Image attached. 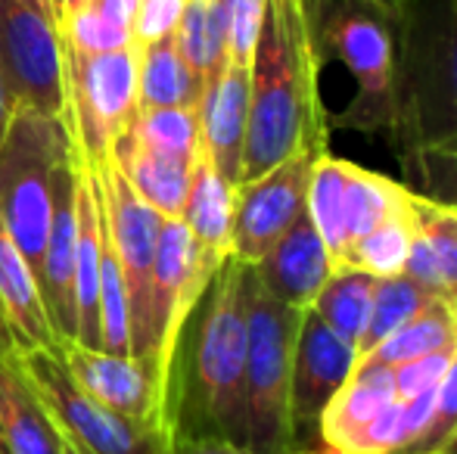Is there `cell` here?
Returning a JSON list of instances; mask_svg holds the SVG:
<instances>
[{"mask_svg":"<svg viewBox=\"0 0 457 454\" xmlns=\"http://www.w3.org/2000/svg\"><path fill=\"white\" fill-rule=\"evenodd\" d=\"M16 349L19 345H16V340H12V330H10V324H6L4 311H0V358L12 355Z\"/></svg>","mask_w":457,"mask_h":454,"instance_id":"cell-42","label":"cell"},{"mask_svg":"<svg viewBox=\"0 0 457 454\" xmlns=\"http://www.w3.org/2000/svg\"><path fill=\"white\" fill-rule=\"evenodd\" d=\"M66 66V125L85 165L109 159L112 144L140 112V44L112 54H81L62 44Z\"/></svg>","mask_w":457,"mask_h":454,"instance_id":"cell-8","label":"cell"},{"mask_svg":"<svg viewBox=\"0 0 457 454\" xmlns=\"http://www.w3.org/2000/svg\"><path fill=\"white\" fill-rule=\"evenodd\" d=\"M457 349V305L448 299L433 296L408 324L389 334L379 345L364 351L367 358L398 367V364L417 361V358L439 355V351Z\"/></svg>","mask_w":457,"mask_h":454,"instance_id":"cell-27","label":"cell"},{"mask_svg":"<svg viewBox=\"0 0 457 454\" xmlns=\"http://www.w3.org/2000/svg\"><path fill=\"white\" fill-rule=\"evenodd\" d=\"M417 234V219H414V194H411V206L404 212L392 215L389 221H383L377 230L364 236L358 243V249L352 252V268L373 274V277H392V274L404 271V261L411 255Z\"/></svg>","mask_w":457,"mask_h":454,"instance_id":"cell-32","label":"cell"},{"mask_svg":"<svg viewBox=\"0 0 457 454\" xmlns=\"http://www.w3.org/2000/svg\"><path fill=\"white\" fill-rule=\"evenodd\" d=\"M12 112H16V103H12L10 91H6V87H4V81H0V140H4L6 128H10Z\"/></svg>","mask_w":457,"mask_h":454,"instance_id":"cell-41","label":"cell"},{"mask_svg":"<svg viewBox=\"0 0 457 454\" xmlns=\"http://www.w3.org/2000/svg\"><path fill=\"white\" fill-rule=\"evenodd\" d=\"M181 221L190 227L193 240L215 259L230 255V225H234V187L218 175L215 165L199 153L193 165L190 194H187Z\"/></svg>","mask_w":457,"mask_h":454,"instance_id":"cell-25","label":"cell"},{"mask_svg":"<svg viewBox=\"0 0 457 454\" xmlns=\"http://www.w3.org/2000/svg\"><path fill=\"white\" fill-rule=\"evenodd\" d=\"M224 16H228V60L253 66L265 0H224Z\"/></svg>","mask_w":457,"mask_h":454,"instance_id":"cell-36","label":"cell"},{"mask_svg":"<svg viewBox=\"0 0 457 454\" xmlns=\"http://www.w3.org/2000/svg\"><path fill=\"white\" fill-rule=\"evenodd\" d=\"M75 181H79V150L56 171L54 212H50L41 274H37V290H41L56 345L75 343Z\"/></svg>","mask_w":457,"mask_h":454,"instance_id":"cell-17","label":"cell"},{"mask_svg":"<svg viewBox=\"0 0 457 454\" xmlns=\"http://www.w3.org/2000/svg\"><path fill=\"white\" fill-rule=\"evenodd\" d=\"M408 439L392 367L358 355L352 376L320 417V445L337 454H398Z\"/></svg>","mask_w":457,"mask_h":454,"instance_id":"cell-12","label":"cell"},{"mask_svg":"<svg viewBox=\"0 0 457 454\" xmlns=\"http://www.w3.org/2000/svg\"><path fill=\"white\" fill-rule=\"evenodd\" d=\"M62 451H66V454H87L85 449H79L75 442H69V439H62Z\"/></svg>","mask_w":457,"mask_h":454,"instance_id":"cell-44","label":"cell"},{"mask_svg":"<svg viewBox=\"0 0 457 454\" xmlns=\"http://www.w3.org/2000/svg\"><path fill=\"white\" fill-rule=\"evenodd\" d=\"M404 187L429 202L457 209V144L398 159Z\"/></svg>","mask_w":457,"mask_h":454,"instance_id":"cell-33","label":"cell"},{"mask_svg":"<svg viewBox=\"0 0 457 454\" xmlns=\"http://www.w3.org/2000/svg\"><path fill=\"white\" fill-rule=\"evenodd\" d=\"M10 361L54 417L60 436L87 454H171V426L140 424L103 408L75 386L56 349H16Z\"/></svg>","mask_w":457,"mask_h":454,"instance_id":"cell-7","label":"cell"},{"mask_svg":"<svg viewBox=\"0 0 457 454\" xmlns=\"http://www.w3.org/2000/svg\"><path fill=\"white\" fill-rule=\"evenodd\" d=\"M246 302V449L253 454H289V370L299 330V309L274 299L253 268H243Z\"/></svg>","mask_w":457,"mask_h":454,"instance_id":"cell-6","label":"cell"},{"mask_svg":"<svg viewBox=\"0 0 457 454\" xmlns=\"http://www.w3.org/2000/svg\"><path fill=\"white\" fill-rule=\"evenodd\" d=\"M392 29L398 159L457 144V0H398Z\"/></svg>","mask_w":457,"mask_h":454,"instance_id":"cell-3","label":"cell"},{"mask_svg":"<svg viewBox=\"0 0 457 454\" xmlns=\"http://www.w3.org/2000/svg\"><path fill=\"white\" fill-rule=\"evenodd\" d=\"M370 4H379V6H386V10H395L398 0H370Z\"/></svg>","mask_w":457,"mask_h":454,"instance_id":"cell-45","label":"cell"},{"mask_svg":"<svg viewBox=\"0 0 457 454\" xmlns=\"http://www.w3.org/2000/svg\"><path fill=\"white\" fill-rule=\"evenodd\" d=\"M442 454H457V433H454V439H452V442L445 445V451H442Z\"/></svg>","mask_w":457,"mask_h":454,"instance_id":"cell-47","label":"cell"},{"mask_svg":"<svg viewBox=\"0 0 457 454\" xmlns=\"http://www.w3.org/2000/svg\"><path fill=\"white\" fill-rule=\"evenodd\" d=\"M314 153H295L255 181L234 187V225H230V259L259 265L265 252L287 234L308 200Z\"/></svg>","mask_w":457,"mask_h":454,"instance_id":"cell-15","label":"cell"},{"mask_svg":"<svg viewBox=\"0 0 457 454\" xmlns=\"http://www.w3.org/2000/svg\"><path fill=\"white\" fill-rule=\"evenodd\" d=\"M0 436L6 454H66L54 417L12 367L10 355L0 358Z\"/></svg>","mask_w":457,"mask_h":454,"instance_id":"cell-24","label":"cell"},{"mask_svg":"<svg viewBox=\"0 0 457 454\" xmlns=\"http://www.w3.org/2000/svg\"><path fill=\"white\" fill-rule=\"evenodd\" d=\"M91 171L96 177V194H100L109 240H112L121 265V277H125L128 311H131V355L146 358L153 265H156L159 236H162L165 219L134 194V187L128 184V177L121 175L112 159H103Z\"/></svg>","mask_w":457,"mask_h":454,"instance_id":"cell-11","label":"cell"},{"mask_svg":"<svg viewBox=\"0 0 457 454\" xmlns=\"http://www.w3.org/2000/svg\"><path fill=\"white\" fill-rule=\"evenodd\" d=\"M91 4V0H62V16H66L69 10H79V6Z\"/></svg>","mask_w":457,"mask_h":454,"instance_id":"cell-43","label":"cell"},{"mask_svg":"<svg viewBox=\"0 0 457 454\" xmlns=\"http://www.w3.org/2000/svg\"><path fill=\"white\" fill-rule=\"evenodd\" d=\"M109 159L119 165V171L128 177L134 194L156 209L162 219H181L187 194H190L193 165L187 159H169L146 153L144 146L134 144L128 134H121L109 150Z\"/></svg>","mask_w":457,"mask_h":454,"instance_id":"cell-23","label":"cell"},{"mask_svg":"<svg viewBox=\"0 0 457 454\" xmlns=\"http://www.w3.org/2000/svg\"><path fill=\"white\" fill-rule=\"evenodd\" d=\"M320 56H333L349 72L352 100L337 115L345 131L392 137L395 119V29L392 10L370 0H305Z\"/></svg>","mask_w":457,"mask_h":454,"instance_id":"cell-4","label":"cell"},{"mask_svg":"<svg viewBox=\"0 0 457 454\" xmlns=\"http://www.w3.org/2000/svg\"><path fill=\"white\" fill-rule=\"evenodd\" d=\"M140 110H171V106H199L205 81L187 66L175 35L159 37L140 47Z\"/></svg>","mask_w":457,"mask_h":454,"instance_id":"cell-26","label":"cell"},{"mask_svg":"<svg viewBox=\"0 0 457 454\" xmlns=\"http://www.w3.org/2000/svg\"><path fill=\"white\" fill-rule=\"evenodd\" d=\"M249 121V66L224 62V69L205 85L199 100V134L203 153L218 175L237 187L243 169V144Z\"/></svg>","mask_w":457,"mask_h":454,"instance_id":"cell-19","label":"cell"},{"mask_svg":"<svg viewBox=\"0 0 457 454\" xmlns=\"http://www.w3.org/2000/svg\"><path fill=\"white\" fill-rule=\"evenodd\" d=\"M0 311L19 349H56L37 277L0 219Z\"/></svg>","mask_w":457,"mask_h":454,"instance_id":"cell-22","label":"cell"},{"mask_svg":"<svg viewBox=\"0 0 457 454\" xmlns=\"http://www.w3.org/2000/svg\"><path fill=\"white\" fill-rule=\"evenodd\" d=\"M305 206L337 268L349 265L352 252L370 230L411 206V190L379 171L324 153L314 159Z\"/></svg>","mask_w":457,"mask_h":454,"instance_id":"cell-10","label":"cell"},{"mask_svg":"<svg viewBox=\"0 0 457 454\" xmlns=\"http://www.w3.org/2000/svg\"><path fill=\"white\" fill-rule=\"evenodd\" d=\"M128 137L146 153L196 162L203 153L199 134V106H171V110H140L128 128Z\"/></svg>","mask_w":457,"mask_h":454,"instance_id":"cell-30","label":"cell"},{"mask_svg":"<svg viewBox=\"0 0 457 454\" xmlns=\"http://www.w3.org/2000/svg\"><path fill=\"white\" fill-rule=\"evenodd\" d=\"M75 343L103 351L100 336V194L94 171L79 156L75 181Z\"/></svg>","mask_w":457,"mask_h":454,"instance_id":"cell-20","label":"cell"},{"mask_svg":"<svg viewBox=\"0 0 457 454\" xmlns=\"http://www.w3.org/2000/svg\"><path fill=\"white\" fill-rule=\"evenodd\" d=\"M72 153L75 137L62 115L16 106L0 140V219L35 277L54 212L56 171Z\"/></svg>","mask_w":457,"mask_h":454,"instance_id":"cell-5","label":"cell"},{"mask_svg":"<svg viewBox=\"0 0 457 454\" xmlns=\"http://www.w3.org/2000/svg\"><path fill=\"white\" fill-rule=\"evenodd\" d=\"M60 361L72 383L103 408L125 414L140 424L171 426L178 433V414L169 392L159 383L156 370L137 355H109L85 349L79 343L56 345Z\"/></svg>","mask_w":457,"mask_h":454,"instance_id":"cell-16","label":"cell"},{"mask_svg":"<svg viewBox=\"0 0 457 454\" xmlns=\"http://www.w3.org/2000/svg\"><path fill=\"white\" fill-rule=\"evenodd\" d=\"M454 433H457V351L452 355V361H448L439 389H436L433 411H429L423 433L398 454H442L445 445L454 439Z\"/></svg>","mask_w":457,"mask_h":454,"instance_id":"cell-35","label":"cell"},{"mask_svg":"<svg viewBox=\"0 0 457 454\" xmlns=\"http://www.w3.org/2000/svg\"><path fill=\"white\" fill-rule=\"evenodd\" d=\"M0 454H6V449H4V436H0Z\"/></svg>","mask_w":457,"mask_h":454,"instance_id":"cell-48","label":"cell"},{"mask_svg":"<svg viewBox=\"0 0 457 454\" xmlns=\"http://www.w3.org/2000/svg\"><path fill=\"white\" fill-rule=\"evenodd\" d=\"M243 268L224 259L184 334L187 376L175 380L178 433L221 436L246 449V302Z\"/></svg>","mask_w":457,"mask_h":454,"instance_id":"cell-2","label":"cell"},{"mask_svg":"<svg viewBox=\"0 0 457 454\" xmlns=\"http://www.w3.org/2000/svg\"><path fill=\"white\" fill-rule=\"evenodd\" d=\"M103 12H106L112 22H119L121 29L131 31L134 29V19H137V10L144 0H94Z\"/></svg>","mask_w":457,"mask_h":454,"instance_id":"cell-40","label":"cell"},{"mask_svg":"<svg viewBox=\"0 0 457 454\" xmlns=\"http://www.w3.org/2000/svg\"><path fill=\"white\" fill-rule=\"evenodd\" d=\"M324 56L308 22L305 0H265L249 66V121L240 184L255 181L295 153H327V110L320 100Z\"/></svg>","mask_w":457,"mask_h":454,"instance_id":"cell-1","label":"cell"},{"mask_svg":"<svg viewBox=\"0 0 457 454\" xmlns=\"http://www.w3.org/2000/svg\"><path fill=\"white\" fill-rule=\"evenodd\" d=\"M171 454H253L243 445L221 436H205V433H175Z\"/></svg>","mask_w":457,"mask_h":454,"instance_id":"cell-39","label":"cell"},{"mask_svg":"<svg viewBox=\"0 0 457 454\" xmlns=\"http://www.w3.org/2000/svg\"><path fill=\"white\" fill-rule=\"evenodd\" d=\"M289 454H337V451H330V449H312V451H289Z\"/></svg>","mask_w":457,"mask_h":454,"instance_id":"cell-46","label":"cell"},{"mask_svg":"<svg viewBox=\"0 0 457 454\" xmlns=\"http://www.w3.org/2000/svg\"><path fill=\"white\" fill-rule=\"evenodd\" d=\"M373 286H377L373 274L361 271V268H352V265H337L308 309H312L339 340H345L358 351L364 327H367V315H370Z\"/></svg>","mask_w":457,"mask_h":454,"instance_id":"cell-28","label":"cell"},{"mask_svg":"<svg viewBox=\"0 0 457 454\" xmlns=\"http://www.w3.org/2000/svg\"><path fill=\"white\" fill-rule=\"evenodd\" d=\"M358 364V351L339 340L312 309H302L289 370V433L293 451L324 449L320 417L333 395L345 386Z\"/></svg>","mask_w":457,"mask_h":454,"instance_id":"cell-14","label":"cell"},{"mask_svg":"<svg viewBox=\"0 0 457 454\" xmlns=\"http://www.w3.org/2000/svg\"><path fill=\"white\" fill-rule=\"evenodd\" d=\"M224 259H215L193 240L190 227L181 219H165L159 236L156 265H153L150 293V340H146L144 361L156 370L159 383L175 405V376L181 340L187 334L199 299L205 296L212 277ZM178 414V408H175Z\"/></svg>","mask_w":457,"mask_h":454,"instance_id":"cell-9","label":"cell"},{"mask_svg":"<svg viewBox=\"0 0 457 454\" xmlns=\"http://www.w3.org/2000/svg\"><path fill=\"white\" fill-rule=\"evenodd\" d=\"M429 299H433V296H429L423 286H417L411 277H404V274L377 277L370 315H367V327H364L361 345H358V355L370 351L373 345H379L389 334H395L402 324H408L411 318H414L417 311L429 302Z\"/></svg>","mask_w":457,"mask_h":454,"instance_id":"cell-31","label":"cell"},{"mask_svg":"<svg viewBox=\"0 0 457 454\" xmlns=\"http://www.w3.org/2000/svg\"><path fill=\"white\" fill-rule=\"evenodd\" d=\"M414 246L402 274L429 296H442L457 305V209L414 194Z\"/></svg>","mask_w":457,"mask_h":454,"instance_id":"cell-21","label":"cell"},{"mask_svg":"<svg viewBox=\"0 0 457 454\" xmlns=\"http://www.w3.org/2000/svg\"><path fill=\"white\" fill-rule=\"evenodd\" d=\"M178 50L187 66L209 85L228 62V16L224 0H187L175 29Z\"/></svg>","mask_w":457,"mask_h":454,"instance_id":"cell-29","label":"cell"},{"mask_svg":"<svg viewBox=\"0 0 457 454\" xmlns=\"http://www.w3.org/2000/svg\"><path fill=\"white\" fill-rule=\"evenodd\" d=\"M454 351H439V355H427V358H417V361L392 367L398 401H414V399H423V395H436V389H439Z\"/></svg>","mask_w":457,"mask_h":454,"instance_id":"cell-37","label":"cell"},{"mask_svg":"<svg viewBox=\"0 0 457 454\" xmlns=\"http://www.w3.org/2000/svg\"><path fill=\"white\" fill-rule=\"evenodd\" d=\"M184 6H187V0H144L131 29L134 41L144 47V44H153V41H159V37L175 35Z\"/></svg>","mask_w":457,"mask_h":454,"instance_id":"cell-38","label":"cell"},{"mask_svg":"<svg viewBox=\"0 0 457 454\" xmlns=\"http://www.w3.org/2000/svg\"><path fill=\"white\" fill-rule=\"evenodd\" d=\"M60 35L66 47H75L81 54H112V50L134 44L131 31L121 29L119 22H112L94 0L79 6V10H69L60 19Z\"/></svg>","mask_w":457,"mask_h":454,"instance_id":"cell-34","label":"cell"},{"mask_svg":"<svg viewBox=\"0 0 457 454\" xmlns=\"http://www.w3.org/2000/svg\"><path fill=\"white\" fill-rule=\"evenodd\" d=\"M0 81L16 106L66 115L60 25L22 0H0Z\"/></svg>","mask_w":457,"mask_h":454,"instance_id":"cell-13","label":"cell"},{"mask_svg":"<svg viewBox=\"0 0 457 454\" xmlns=\"http://www.w3.org/2000/svg\"><path fill=\"white\" fill-rule=\"evenodd\" d=\"M333 271V259L327 252L324 236L318 234L308 206L302 215L287 227V234L265 252L259 265H253V274L274 299L287 302L289 309H308L324 280Z\"/></svg>","mask_w":457,"mask_h":454,"instance_id":"cell-18","label":"cell"}]
</instances>
